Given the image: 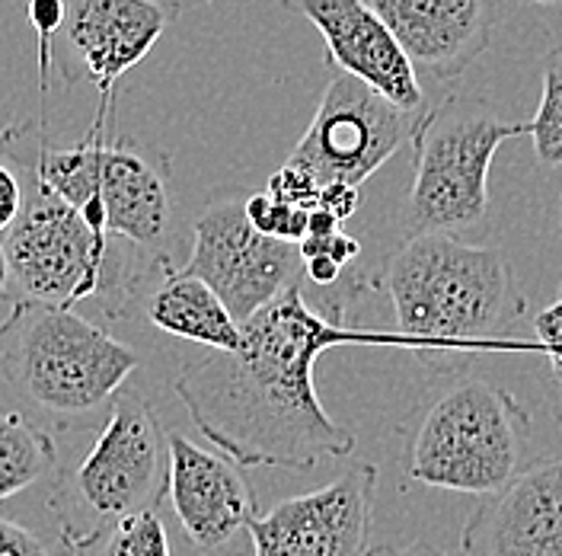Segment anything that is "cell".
I'll return each instance as SVG.
<instances>
[{
	"label": "cell",
	"instance_id": "obj_31",
	"mask_svg": "<svg viewBox=\"0 0 562 556\" xmlns=\"http://www.w3.org/2000/svg\"><path fill=\"white\" fill-rule=\"evenodd\" d=\"M560 209H562V205H560Z\"/></svg>",
	"mask_w": 562,
	"mask_h": 556
},
{
	"label": "cell",
	"instance_id": "obj_22",
	"mask_svg": "<svg viewBox=\"0 0 562 556\" xmlns=\"http://www.w3.org/2000/svg\"><path fill=\"white\" fill-rule=\"evenodd\" d=\"M246 218L252 221L256 231L269 234V237H279L288 244H301L307 237V221H311V211L294 205V202H284L269 196L266 189L244 199Z\"/></svg>",
	"mask_w": 562,
	"mask_h": 556
},
{
	"label": "cell",
	"instance_id": "obj_18",
	"mask_svg": "<svg viewBox=\"0 0 562 556\" xmlns=\"http://www.w3.org/2000/svg\"><path fill=\"white\" fill-rule=\"evenodd\" d=\"M58 467L55 438L23 413H0V502L35 487Z\"/></svg>",
	"mask_w": 562,
	"mask_h": 556
},
{
	"label": "cell",
	"instance_id": "obj_2",
	"mask_svg": "<svg viewBox=\"0 0 562 556\" xmlns=\"http://www.w3.org/2000/svg\"><path fill=\"white\" fill-rule=\"evenodd\" d=\"M112 103V93H100L90 135L74 147H52L45 132L30 125L26 132H3V154L30 182L70 209L100 199L109 237L170 259L176 237L170 160L154 147L109 135L105 119Z\"/></svg>",
	"mask_w": 562,
	"mask_h": 556
},
{
	"label": "cell",
	"instance_id": "obj_11",
	"mask_svg": "<svg viewBox=\"0 0 562 556\" xmlns=\"http://www.w3.org/2000/svg\"><path fill=\"white\" fill-rule=\"evenodd\" d=\"M378 467L351 464L326 487L281 499L249 522L252 556H368Z\"/></svg>",
	"mask_w": 562,
	"mask_h": 556
},
{
	"label": "cell",
	"instance_id": "obj_4",
	"mask_svg": "<svg viewBox=\"0 0 562 556\" xmlns=\"http://www.w3.org/2000/svg\"><path fill=\"white\" fill-rule=\"evenodd\" d=\"M26 182L16 221L0 234L10 285L20 298L58 308L103 301L109 320H125L140 291L173 259L150 256L125 241L97 237L83 218L58 196Z\"/></svg>",
	"mask_w": 562,
	"mask_h": 556
},
{
	"label": "cell",
	"instance_id": "obj_30",
	"mask_svg": "<svg viewBox=\"0 0 562 556\" xmlns=\"http://www.w3.org/2000/svg\"><path fill=\"white\" fill-rule=\"evenodd\" d=\"M530 3H537V7H562V0H530Z\"/></svg>",
	"mask_w": 562,
	"mask_h": 556
},
{
	"label": "cell",
	"instance_id": "obj_15",
	"mask_svg": "<svg viewBox=\"0 0 562 556\" xmlns=\"http://www.w3.org/2000/svg\"><path fill=\"white\" fill-rule=\"evenodd\" d=\"M170 474L167 499L186 537L202 551L217 554L244 534L256 509V492L246 483L240 464L205 452L182 432H170Z\"/></svg>",
	"mask_w": 562,
	"mask_h": 556
},
{
	"label": "cell",
	"instance_id": "obj_6",
	"mask_svg": "<svg viewBox=\"0 0 562 556\" xmlns=\"http://www.w3.org/2000/svg\"><path fill=\"white\" fill-rule=\"evenodd\" d=\"M135 368L132 348L74 308L20 298L0 323V375L61 422L100 413Z\"/></svg>",
	"mask_w": 562,
	"mask_h": 556
},
{
	"label": "cell",
	"instance_id": "obj_28",
	"mask_svg": "<svg viewBox=\"0 0 562 556\" xmlns=\"http://www.w3.org/2000/svg\"><path fill=\"white\" fill-rule=\"evenodd\" d=\"M368 556H467L463 551H445L428 541H409V544H386V547H371Z\"/></svg>",
	"mask_w": 562,
	"mask_h": 556
},
{
	"label": "cell",
	"instance_id": "obj_21",
	"mask_svg": "<svg viewBox=\"0 0 562 556\" xmlns=\"http://www.w3.org/2000/svg\"><path fill=\"white\" fill-rule=\"evenodd\" d=\"M68 16V0H30V26L35 33V65H38V93L42 112L38 129L45 132V97L52 90V68H55V35Z\"/></svg>",
	"mask_w": 562,
	"mask_h": 556
},
{
	"label": "cell",
	"instance_id": "obj_1",
	"mask_svg": "<svg viewBox=\"0 0 562 556\" xmlns=\"http://www.w3.org/2000/svg\"><path fill=\"white\" fill-rule=\"evenodd\" d=\"M336 288H319L311 304L301 276L246 316L240 346L209 348L176 375L192 425L234 464L314 470L355 452V435L323 410L314 383L326 348L368 340L329 320L342 313Z\"/></svg>",
	"mask_w": 562,
	"mask_h": 556
},
{
	"label": "cell",
	"instance_id": "obj_12",
	"mask_svg": "<svg viewBox=\"0 0 562 556\" xmlns=\"http://www.w3.org/2000/svg\"><path fill=\"white\" fill-rule=\"evenodd\" d=\"M176 3L164 0H70L55 35V65L68 84H93L112 93L119 77L138 68L173 23Z\"/></svg>",
	"mask_w": 562,
	"mask_h": 556
},
{
	"label": "cell",
	"instance_id": "obj_7",
	"mask_svg": "<svg viewBox=\"0 0 562 556\" xmlns=\"http://www.w3.org/2000/svg\"><path fill=\"white\" fill-rule=\"evenodd\" d=\"M170 442L147 397L122 387L90 452L70 470H55L48 509L58 524V544L77 556L103 531L128 515L157 509L167 496Z\"/></svg>",
	"mask_w": 562,
	"mask_h": 556
},
{
	"label": "cell",
	"instance_id": "obj_29",
	"mask_svg": "<svg viewBox=\"0 0 562 556\" xmlns=\"http://www.w3.org/2000/svg\"><path fill=\"white\" fill-rule=\"evenodd\" d=\"M7 288H10V269H7V253L0 244V301L7 298Z\"/></svg>",
	"mask_w": 562,
	"mask_h": 556
},
{
	"label": "cell",
	"instance_id": "obj_26",
	"mask_svg": "<svg viewBox=\"0 0 562 556\" xmlns=\"http://www.w3.org/2000/svg\"><path fill=\"white\" fill-rule=\"evenodd\" d=\"M0 556H55L33 527L0 519Z\"/></svg>",
	"mask_w": 562,
	"mask_h": 556
},
{
	"label": "cell",
	"instance_id": "obj_19",
	"mask_svg": "<svg viewBox=\"0 0 562 556\" xmlns=\"http://www.w3.org/2000/svg\"><path fill=\"white\" fill-rule=\"evenodd\" d=\"M77 556H173V551L167 524L160 522L157 509H147L112 524Z\"/></svg>",
	"mask_w": 562,
	"mask_h": 556
},
{
	"label": "cell",
	"instance_id": "obj_14",
	"mask_svg": "<svg viewBox=\"0 0 562 556\" xmlns=\"http://www.w3.org/2000/svg\"><path fill=\"white\" fill-rule=\"evenodd\" d=\"M284 7L314 23L333 68L358 77L403 112H425L416 65L368 0H284Z\"/></svg>",
	"mask_w": 562,
	"mask_h": 556
},
{
	"label": "cell",
	"instance_id": "obj_16",
	"mask_svg": "<svg viewBox=\"0 0 562 556\" xmlns=\"http://www.w3.org/2000/svg\"><path fill=\"white\" fill-rule=\"evenodd\" d=\"M416 68L454 80L490 45V0H368Z\"/></svg>",
	"mask_w": 562,
	"mask_h": 556
},
{
	"label": "cell",
	"instance_id": "obj_24",
	"mask_svg": "<svg viewBox=\"0 0 562 556\" xmlns=\"http://www.w3.org/2000/svg\"><path fill=\"white\" fill-rule=\"evenodd\" d=\"M23 199H26V182L20 167L3 154L0 157V234L16 221V214L23 209Z\"/></svg>",
	"mask_w": 562,
	"mask_h": 556
},
{
	"label": "cell",
	"instance_id": "obj_27",
	"mask_svg": "<svg viewBox=\"0 0 562 556\" xmlns=\"http://www.w3.org/2000/svg\"><path fill=\"white\" fill-rule=\"evenodd\" d=\"M301 263H304V281H311L314 288H336L342 281V273H346V266H339L336 259H329L323 253L307 256Z\"/></svg>",
	"mask_w": 562,
	"mask_h": 556
},
{
	"label": "cell",
	"instance_id": "obj_13",
	"mask_svg": "<svg viewBox=\"0 0 562 556\" xmlns=\"http://www.w3.org/2000/svg\"><path fill=\"white\" fill-rule=\"evenodd\" d=\"M467 556H562V454L521 467L480 496L460 531Z\"/></svg>",
	"mask_w": 562,
	"mask_h": 556
},
{
	"label": "cell",
	"instance_id": "obj_25",
	"mask_svg": "<svg viewBox=\"0 0 562 556\" xmlns=\"http://www.w3.org/2000/svg\"><path fill=\"white\" fill-rule=\"evenodd\" d=\"M297 253H301V259H307V256H316V253H323V256H329V259H336L339 266H349L351 259L361 253V244L349 237V234H342V227L339 231H333V234H307L301 244H297Z\"/></svg>",
	"mask_w": 562,
	"mask_h": 556
},
{
	"label": "cell",
	"instance_id": "obj_23",
	"mask_svg": "<svg viewBox=\"0 0 562 556\" xmlns=\"http://www.w3.org/2000/svg\"><path fill=\"white\" fill-rule=\"evenodd\" d=\"M533 333L540 340V348L547 352L553 381L562 387V288L560 294L533 316Z\"/></svg>",
	"mask_w": 562,
	"mask_h": 556
},
{
	"label": "cell",
	"instance_id": "obj_20",
	"mask_svg": "<svg viewBox=\"0 0 562 556\" xmlns=\"http://www.w3.org/2000/svg\"><path fill=\"white\" fill-rule=\"evenodd\" d=\"M533 154L543 167H562V48L550 52L537 115L527 122Z\"/></svg>",
	"mask_w": 562,
	"mask_h": 556
},
{
	"label": "cell",
	"instance_id": "obj_9",
	"mask_svg": "<svg viewBox=\"0 0 562 556\" xmlns=\"http://www.w3.org/2000/svg\"><path fill=\"white\" fill-rule=\"evenodd\" d=\"M416 119L358 77L336 70L304 138L284 164L311 174L319 186H361L413 135Z\"/></svg>",
	"mask_w": 562,
	"mask_h": 556
},
{
	"label": "cell",
	"instance_id": "obj_5",
	"mask_svg": "<svg viewBox=\"0 0 562 556\" xmlns=\"http://www.w3.org/2000/svg\"><path fill=\"white\" fill-rule=\"evenodd\" d=\"M403 438L409 480L460 496H490L525 467L530 413L505 387L460 375L422 397Z\"/></svg>",
	"mask_w": 562,
	"mask_h": 556
},
{
	"label": "cell",
	"instance_id": "obj_10",
	"mask_svg": "<svg viewBox=\"0 0 562 556\" xmlns=\"http://www.w3.org/2000/svg\"><path fill=\"white\" fill-rule=\"evenodd\" d=\"M186 269L209 281L240 323L304 276L297 244L256 231L246 218L244 199H217L205 205L192 227Z\"/></svg>",
	"mask_w": 562,
	"mask_h": 556
},
{
	"label": "cell",
	"instance_id": "obj_3",
	"mask_svg": "<svg viewBox=\"0 0 562 556\" xmlns=\"http://www.w3.org/2000/svg\"><path fill=\"white\" fill-rule=\"evenodd\" d=\"M384 288L400 340L416 348L508 336L525 311L505 253L448 231L409 234L386 263Z\"/></svg>",
	"mask_w": 562,
	"mask_h": 556
},
{
	"label": "cell",
	"instance_id": "obj_8",
	"mask_svg": "<svg viewBox=\"0 0 562 556\" xmlns=\"http://www.w3.org/2000/svg\"><path fill=\"white\" fill-rule=\"evenodd\" d=\"M527 135V122H505L480 100L448 97L413 125L416 176L403 205L409 234L476 224L490 205V170L495 151Z\"/></svg>",
	"mask_w": 562,
	"mask_h": 556
},
{
	"label": "cell",
	"instance_id": "obj_17",
	"mask_svg": "<svg viewBox=\"0 0 562 556\" xmlns=\"http://www.w3.org/2000/svg\"><path fill=\"white\" fill-rule=\"evenodd\" d=\"M138 304L150 326L167 336L221 352L240 346V320L211 291L209 281L192 276L189 269L164 266L144 285Z\"/></svg>",
	"mask_w": 562,
	"mask_h": 556
}]
</instances>
